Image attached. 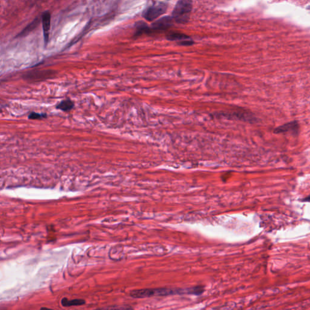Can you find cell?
<instances>
[{"label": "cell", "mask_w": 310, "mask_h": 310, "mask_svg": "<svg viewBox=\"0 0 310 310\" xmlns=\"http://www.w3.org/2000/svg\"><path fill=\"white\" fill-rule=\"evenodd\" d=\"M201 288H193L189 289L178 288H144L132 290L130 293V297L135 299H143L155 296H166L181 294L199 295L203 292Z\"/></svg>", "instance_id": "6da1fadb"}, {"label": "cell", "mask_w": 310, "mask_h": 310, "mask_svg": "<svg viewBox=\"0 0 310 310\" xmlns=\"http://www.w3.org/2000/svg\"><path fill=\"white\" fill-rule=\"evenodd\" d=\"M47 117V114L46 113H36V112H31L28 116V119L31 120H36V119H42L46 118Z\"/></svg>", "instance_id": "4fadbf2b"}, {"label": "cell", "mask_w": 310, "mask_h": 310, "mask_svg": "<svg viewBox=\"0 0 310 310\" xmlns=\"http://www.w3.org/2000/svg\"><path fill=\"white\" fill-rule=\"evenodd\" d=\"M301 201L302 202H309V203H310V195H308V196H307L306 198L301 199Z\"/></svg>", "instance_id": "9a60e30c"}, {"label": "cell", "mask_w": 310, "mask_h": 310, "mask_svg": "<svg viewBox=\"0 0 310 310\" xmlns=\"http://www.w3.org/2000/svg\"><path fill=\"white\" fill-rule=\"evenodd\" d=\"M167 38L170 41H178L182 46H190L193 44L191 38L183 33H172L167 36Z\"/></svg>", "instance_id": "52a82bcc"}, {"label": "cell", "mask_w": 310, "mask_h": 310, "mask_svg": "<svg viewBox=\"0 0 310 310\" xmlns=\"http://www.w3.org/2000/svg\"><path fill=\"white\" fill-rule=\"evenodd\" d=\"M86 303L84 299H74L70 300L67 298H63L61 299V304L64 307H75V306H81L83 305Z\"/></svg>", "instance_id": "9c48e42d"}, {"label": "cell", "mask_w": 310, "mask_h": 310, "mask_svg": "<svg viewBox=\"0 0 310 310\" xmlns=\"http://www.w3.org/2000/svg\"><path fill=\"white\" fill-rule=\"evenodd\" d=\"M135 27L136 30L134 33L135 38L140 36L144 33H149L152 30V29L147 25V24L142 21H139L137 22L135 25Z\"/></svg>", "instance_id": "30bf717a"}, {"label": "cell", "mask_w": 310, "mask_h": 310, "mask_svg": "<svg viewBox=\"0 0 310 310\" xmlns=\"http://www.w3.org/2000/svg\"><path fill=\"white\" fill-rule=\"evenodd\" d=\"M309 9H310V7H309Z\"/></svg>", "instance_id": "e0dca14e"}, {"label": "cell", "mask_w": 310, "mask_h": 310, "mask_svg": "<svg viewBox=\"0 0 310 310\" xmlns=\"http://www.w3.org/2000/svg\"><path fill=\"white\" fill-rule=\"evenodd\" d=\"M75 106V103L70 99H66L61 101L56 106V108L63 111H69L72 110Z\"/></svg>", "instance_id": "7c38bea8"}, {"label": "cell", "mask_w": 310, "mask_h": 310, "mask_svg": "<svg viewBox=\"0 0 310 310\" xmlns=\"http://www.w3.org/2000/svg\"><path fill=\"white\" fill-rule=\"evenodd\" d=\"M40 20L38 19V18H35L32 22H30L29 25H27L18 35L16 36V38L18 37H24L26 35H27L30 32H31L34 29H35L38 24L39 23Z\"/></svg>", "instance_id": "8fae6325"}, {"label": "cell", "mask_w": 310, "mask_h": 310, "mask_svg": "<svg viewBox=\"0 0 310 310\" xmlns=\"http://www.w3.org/2000/svg\"><path fill=\"white\" fill-rule=\"evenodd\" d=\"M168 4L165 2H155L144 10L143 13V16L145 19L149 21L155 20L165 13Z\"/></svg>", "instance_id": "3957f363"}, {"label": "cell", "mask_w": 310, "mask_h": 310, "mask_svg": "<svg viewBox=\"0 0 310 310\" xmlns=\"http://www.w3.org/2000/svg\"><path fill=\"white\" fill-rule=\"evenodd\" d=\"M97 310H132L131 308L129 306L127 305H122V306H109V307H104Z\"/></svg>", "instance_id": "5bb4252c"}, {"label": "cell", "mask_w": 310, "mask_h": 310, "mask_svg": "<svg viewBox=\"0 0 310 310\" xmlns=\"http://www.w3.org/2000/svg\"><path fill=\"white\" fill-rule=\"evenodd\" d=\"M39 310H54L53 309H51V308H47V307H42L40 308Z\"/></svg>", "instance_id": "2e32d148"}, {"label": "cell", "mask_w": 310, "mask_h": 310, "mask_svg": "<svg viewBox=\"0 0 310 310\" xmlns=\"http://www.w3.org/2000/svg\"><path fill=\"white\" fill-rule=\"evenodd\" d=\"M54 73V71L53 70H38L28 72L24 77L26 80L29 81H40L48 79L49 77H52Z\"/></svg>", "instance_id": "5b68a950"}, {"label": "cell", "mask_w": 310, "mask_h": 310, "mask_svg": "<svg viewBox=\"0 0 310 310\" xmlns=\"http://www.w3.org/2000/svg\"><path fill=\"white\" fill-rule=\"evenodd\" d=\"M299 124L296 121L291 122L281 126H279L274 129V132L275 133H283L285 132H293L294 133H297L299 131Z\"/></svg>", "instance_id": "ba28073f"}, {"label": "cell", "mask_w": 310, "mask_h": 310, "mask_svg": "<svg viewBox=\"0 0 310 310\" xmlns=\"http://www.w3.org/2000/svg\"><path fill=\"white\" fill-rule=\"evenodd\" d=\"M173 18L172 16H164L159 19L156 21L153 24L152 30L161 31L165 30L167 29L170 28L173 24Z\"/></svg>", "instance_id": "8992f818"}, {"label": "cell", "mask_w": 310, "mask_h": 310, "mask_svg": "<svg viewBox=\"0 0 310 310\" xmlns=\"http://www.w3.org/2000/svg\"><path fill=\"white\" fill-rule=\"evenodd\" d=\"M42 26L43 30V36L45 45L46 46L49 43L50 30L51 26V14L49 10H46L43 13L41 16Z\"/></svg>", "instance_id": "277c9868"}, {"label": "cell", "mask_w": 310, "mask_h": 310, "mask_svg": "<svg viewBox=\"0 0 310 310\" xmlns=\"http://www.w3.org/2000/svg\"><path fill=\"white\" fill-rule=\"evenodd\" d=\"M192 9L190 1H178L172 12V18L178 23L186 24L188 22Z\"/></svg>", "instance_id": "7a4b0ae2"}]
</instances>
